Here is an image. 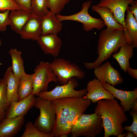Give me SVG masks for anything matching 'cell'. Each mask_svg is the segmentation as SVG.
<instances>
[{"label":"cell","instance_id":"cell-19","mask_svg":"<svg viewBox=\"0 0 137 137\" xmlns=\"http://www.w3.org/2000/svg\"><path fill=\"white\" fill-rule=\"evenodd\" d=\"M42 28L41 35L57 34L62 28V23L56 17V14L49 11L46 14L41 17Z\"/></svg>","mask_w":137,"mask_h":137},{"label":"cell","instance_id":"cell-23","mask_svg":"<svg viewBox=\"0 0 137 137\" xmlns=\"http://www.w3.org/2000/svg\"><path fill=\"white\" fill-rule=\"evenodd\" d=\"M92 10L98 13L100 16L107 28H123V26L119 24L115 18L111 9L106 7H99L96 5L92 6Z\"/></svg>","mask_w":137,"mask_h":137},{"label":"cell","instance_id":"cell-31","mask_svg":"<svg viewBox=\"0 0 137 137\" xmlns=\"http://www.w3.org/2000/svg\"><path fill=\"white\" fill-rule=\"evenodd\" d=\"M10 11L7 10L3 13H0V32L5 31L7 26L9 25Z\"/></svg>","mask_w":137,"mask_h":137},{"label":"cell","instance_id":"cell-20","mask_svg":"<svg viewBox=\"0 0 137 137\" xmlns=\"http://www.w3.org/2000/svg\"><path fill=\"white\" fill-rule=\"evenodd\" d=\"M125 23V37L127 43L134 48L137 47V21L128 8Z\"/></svg>","mask_w":137,"mask_h":137},{"label":"cell","instance_id":"cell-8","mask_svg":"<svg viewBox=\"0 0 137 137\" xmlns=\"http://www.w3.org/2000/svg\"><path fill=\"white\" fill-rule=\"evenodd\" d=\"M78 86L77 80L73 77L66 84L60 86L58 85L50 91L41 92L37 96L43 99L51 101L64 98L82 97L87 93L86 89L76 90L75 89Z\"/></svg>","mask_w":137,"mask_h":137},{"label":"cell","instance_id":"cell-25","mask_svg":"<svg viewBox=\"0 0 137 137\" xmlns=\"http://www.w3.org/2000/svg\"><path fill=\"white\" fill-rule=\"evenodd\" d=\"M8 53L11 57L12 63L11 67L13 73L15 76L20 78L25 72L22 52L16 48H11Z\"/></svg>","mask_w":137,"mask_h":137},{"label":"cell","instance_id":"cell-26","mask_svg":"<svg viewBox=\"0 0 137 137\" xmlns=\"http://www.w3.org/2000/svg\"><path fill=\"white\" fill-rule=\"evenodd\" d=\"M31 13L36 16L42 17L49 11L47 0H31Z\"/></svg>","mask_w":137,"mask_h":137},{"label":"cell","instance_id":"cell-18","mask_svg":"<svg viewBox=\"0 0 137 137\" xmlns=\"http://www.w3.org/2000/svg\"><path fill=\"white\" fill-rule=\"evenodd\" d=\"M4 78L6 82V92L8 106L12 101H18V90L20 78L13 74L11 66L7 69Z\"/></svg>","mask_w":137,"mask_h":137},{"label":"cell","instance_id":"cell-35","mask_svg":"<svg viewBox=\"0 0 137 137\" xmlns=\"http://www.w3.org/2000/svg\"><path fill=\"white\" fill-rule=\"evenodd\" d=\"M134 79H137V70L136 69H133L129 66L127 69V72Z\"/></svg>","mask_w":137,"mask_h":137},{"label":"cell","instance_id":"cell-4","mask_svg":"<svg viewBox=\"0 0 137 137\" xmlns=\"http://www.w3.org/2000/svg\"><path fill=\"white\" fill-rule=\"evenodd\" d=\"M104 127L102 118L96 113H83L79 116L73 125L70 134L71 137H94L102 132Z\"/></svg>","mask_w":137,"mask_h":137},{"label":"cell","instance_id":"cell-41","mask_svg":"<svg viewBox=\"0 0 137 137\" xmlns=\"http://www.w3.org/2000/svg\"><path fill=\"white\" fill-rule=\"evenodd\" d=\"M2 65V64L1 63H0V65Z\"/></svg>","mask_w":137,"mask_h":137},{"label":"cell","instance_id":"cell-32","mask_svg":"<svg viewBox=\"0 0 137 137\" xmlns=\"http://www.w3.org/2000/svg\"><path fill=\"white\" fill-rule=\"evenodd\" d=\"M130 112V115L133 117V122L130 126H125L124 130L133 132L137 136V111L132 109Z\"/></svg>","mask_w":137,"mask_h":137},{"label":"cell","instance_id":"cell-29","mask_svg":"<svg viewBox=\"0 0 137 137\" xmlns=\"http://www.w3.org/2000/svg\"><path fill=\"white\" fill-rule=\"evenodd\" d=\"M70 0H47L48 8L56 14H59Z\"/></svg>","mask_w":137,"mask_h":137},{"label":"cell","instance_id":"cell-38","mask_svg":"<svg viewBox=\"0 0 137 137\" xmlns=\"http://www.w3.org/2000/svg\"><path fill=\"white\" fill-rule=\"evenodd\" d=\"M5 112H0V123L5 117Z\"/></svg>","mask_w":137,"mask_h":137},{"label":"cell","instance_id":"cell-3","mask_svg":"<svg viewBox=\"0 0 137 137\" xmlns=\"http://www.w3.org/2000/svg\"><path fill=\"white\" fill-rule=\"evenodd\" d=\"M124 28L103 29L98 37L97 47L98 57L93 62H84L85 67L92 69L98 67L118 51L120 47L127 43Z\"/></svg>","mask_w":137,"mask_h":137},{"label":"cell","instance_id":"cell-27","mask_svg":"<svg viewBox=\"0 0 137 137\" xmlns=\"http://www.w3.org/2000/svg\"><path fill=\"white\" fill-rule=\"evenodd\" d=\"M21 137H53L51 134L43 133L38 130L32 123L28 122L25 125V130Z\"/></svg>","mask_w":137,"mask_h":137},{"label":"cell","instance_id":"cell-15","mask_svg":"<svg viewBox=\"0 0 137 137\" xmlns=\"http://www.w3.org/2000/svg\"><path fill=\"white\" fill-rule=\"evenodd\" d=\"M102 86L105 89L110 92L115 97L120 100L121 105L125 112L132 108L134 102L137 100L136 87L133 91H126L117 89L107 82Z\"/></svg>","mask_w":137,"mask_h":137},{"label":"cell","instance_id":"cell-34","mask_svg":"<svg viewBox=\"0 0 137 137\" xmlns=\"http://www.w3.org/2000/svg\"><path fill=\"white\" fill-rule=\"evenodd\" d=\"M130 4L131 6H128V8L137 21V0H134Z\"/></svg>","mask_w":137,"mask_h":137},{"label":"cell","instance_id":"cell-9","mask_svg":"<svg viewBox=\"0 0 137 137\" xmlns=\"http://www.w3.org/2000/svg\"><path fill=\"white\" fill-rule=\"evenodd\" d=\"M34 77L33 83V92L32 94L37 96L41 92L47 91L49 83H57V77L48 62L41 61L34 70Z\"/></svg>","mask_w":137,"mask_h":137},{"label":"cell","instance_id":"cell-2","mask_svg":"<svg viewBox=\"0 0 137 137\" xmlns=\"http://www.w3.org/2000/svg\"><path fill=\"white\" fill-rule=\"evenodd\" d=\"M94 112L101 117L105 131L104 137H117L123 133V124L128 120L124 110L117 100L105 99L97 102Z\"/></svg>","mask_w":137,"mask_h":137},{"label":"cell","instance_id":"cell-22","mask_svg":"<svg viewBox=\"0 0 137 137\" xmlns=\"http://www.w3.org/2000/svg\"><path fill=\"white\" fill-rule=\"evenodd\" d=\"M134 48L132 45L127 43L120 47L119 52L112 55L113 57L118 63L121 69L125 73L130 66L129 61L133 55Z\"/></svg>","mask_w":137,"mask_h":137},{"label":"cell","instance_id":"cell-11","mask_svg":"<svg viewBox=\"0 0 137 137\" xmlns=\"http://www.w3.org/2000/svg\"><path fill=\"white\" fill-rule=\"evenodd\" d=\"M36 100L35 95L31 94L20 101H12L6 111L5 118L24 116L30 109L35 106Z\"/></svg>","mask_w":137,"mask_h":137},{"label":"cell","instance_id":"cell-12","mask_svg":"<svg viewBox=\"0 0 137 137\" xmlns=\"http://www.w3.org/2000/svg\"><path fill=\"white\" fill-rule=\"evenodd\" d=\"M134 0H100L96 5L108 7L113 12L116 21L125 28V14L129 5Z\"/></svg>","mask_w":137,"mask_h":137},{"label":"cell","instance_id":"cell-37","mask_svg":"<svg viewBox=\"0 0 137 137\" xmlns=\"http://www.w3.org/2000/svg\"><path fill=\"white\" fill-rule=\"evenodd\" d=\"M132 109L133 110L137 111V100L134 102Z\"/></svg>","mask_w":137,"mask_h":137},{"label":"cell","instance_id":"cell-36","mask_svg":"<svg viewBox=\"0 0 137 137\" xmlns=\"http://www.w3.org/2000/svg\"><path fill=\"white\" fill-rule=\"evenodd\" d=\"M135 134L133 132L130 131H128L127 132V134L125 136L126 137H136Z\"/></svg>","mask_w":137,"mask_h":137},{"label":"cell","instance_id":"cell-1","mask_svg":"<svg viewBox=\"0 0 137 137\" xmlns=\"http://www.w3.org/2000/svg\"><path fill=\"white\" fill-rule=\"evenodd\" d=\"M51 101L56 113V119L51 134L53 137H67L78 117L91 104L89 99L82 97H66Z\"/></svg>","mask_w":137,"mask_h":137},{"label":"cell","instance_id":"cell-21","mask_svg":"<svg viewBox=\"0 0 137 137\" xmlns=\"http://www.w3.org/2000/svg\"><path fill=\"white\" fill-rule=\"evenodd\" d=\"M32 15L31 13L23 10L11 11L9 15L10 28L20 34L23 27Z\"/></svg>","mask_w":137,"mask_h":137},{"label":"cell","instance_id":"cell-16","mask_svg":"<svg viewBox=\"0 0 137 137\" xmlns=\"http://www.w3.org/2000/svg\"><path fill=\"white\" fill-rule=\"evenodd\" d=\"M41 17L32 15L23 27L20 35L24 40L37 41L42 34Z\"/></svg>","mask_w":137,"mask_h":137},{"label":"cell","instance_id":"cell-10","mask_svg":"<svg viewBox=\"0 0 137 137\" xmlns=\"http://www.w3.org/2000/svg\"><path fill=\"white\" fill-rule=\"evenodd\" d=\"M94 73L102 85L107 82L113 87L122 83L123 79L118 71L111 65L109 61L94 68Z\"/></svg>","mask_w":137,"mask_h":137},{"label":"cell","instance_id":"cell-28","mask_svg":"<svg viewBox=\"0 0 137 137\" xmlns=\"http://www.w3.org/2000/svg\"><path fill=\"white\" fill-rule=\"evenodd\" d=\"M6 82L3 78L0 79V112H5L8 107Z\"/></svg>","mask_w":137,"mask_h":137},{"label":"cell","instance_id":"cell-24","mask_svg":"<svg viewBox=\"0 0 137 137\" xmlns=\"http://www.w3.org/2000/svg\"><path fill=\"white\" fill-rule=\"evenodd\" d=\"M34 77V73L28 74L25 72L22 74L20 78L18 90V101L22 100L32 94Z\"/></svg>","mask_w":137,"mask_h":137},{"label":"cell","instance_id":"cell-17","mask_svg":"<svg viewBox=\"0 0 137 137\" xmlns=\"http://www.w3.org/2000/svg\"><path fill=\"white\" fill-rule=\"evenodd\" d=\"M25 122L24 116L5 118L0 123V137H12L19 132Z\"/></svg>","mask_w":137,"mask_h":137},{"label":"cell","instance_id":"cell-40","mask_svg":"<svg viewBox=\"0 0 137 137\" xmlns=\"http://www.w3.org/2000/svg\"><path fill=\"white\" fill-rule=\"evenodd\" d=\"M2 45V41L1 39L0 38V46Z\"/></svg>","mask_w":137,"mask_h":137},{"label":"cell","instance_id":"cell-14","mask_svg":"<svg viewBox=\"0 0 137 137\" xmlns=\"http://www.w3.org/2000/svg\"><path fill=\"white\" fill-rule=\"evenodd\" d=\"M86 89L87 93L82 98L89 99L93 103L102 99L115 98L110 92L103 87L100 81L96 78L88 82Z\"/></svg>","mask_w":137,"mask_h":137},{"label":"cell","instance_id":"cell-30","mask_svg":"<svg viewBox=\"0 0 137 137\" xmlns=\"http://www.w3.org/2000/svg\"><path fill=\"white\" fill-rule=\"evenodd\" d=\"M7 10L11 11L22 9L13 0H0V11L4 12Z\"/></svg>","mask_w":137,"mask_h":137},{"label":"cell","instance_id":"cell-13","mask_svg":"<svg viewBox=\"0 0 137 137\" xmlns=\"http://www.w3.org/2000/svg\"><path fill=\"white\" fill-rule=\"evenodd\" d=\"M45 54L57 57L60 52L62 42L57 34L41 35L37 41Z\"/></svg>","mask_w":137,"mask_h":137},{"label":"cell","instance_id":"cell-5","mask_svg":"<svg viewBox=\"0 0 137 137\" xmlns=\"http://www.w3.org/2000/svg\"><path fill=\"white\" fill-rule=\"evenodd\" d=\"M35 106L40 111L39 116L33 124L40 132L51 134L53 131L56 119L55 110L51 101L43 99L39 97L36 98Z\"/></svg>","mask_w":137,"mask_h":137},{"label":"cell","instance_id":"cell-33","mask_svg":"<svg viewBox=\"0 0 137 137\" xmlns=\"http://www.w3.org/2000/svg\"><path fill=\"white\" fill-rule=\"evenodd\" d=\"M22 10L31 13V0H13Z\"/></svg>","mask_w":137,"mask_h":137},{"label":"cell","instance_id":"cell-39","mask_svg":"<svg viewBox=\"0 0 137 137\" xmlns=\"http://www.w3.org/2000/svg\"><path fill=\"white\" fill-rule=\"evenodd\" d=\"M127 134V132L123 134V133L122 134H118V136H117V137H124L125 136H126V134Z\"/></svg>","mask_w":137,"mask_h":137},{"label":"cell","instance_id":"cell-6","mask_svg":"<svg viewBox=\"0 0 137 137\" xmlns=\"http://www.w3.org/2000/svg\"><path fill=\"white\" fill-rule=\"evenodd\" d=\"M50 65L61 85L66 84L72 78L82 79L85 76L79 66L69 60L63 58H54Z\"/></svg>","mask_w":137,"mask_h":137},{"label":"cell","instance_id":"cell-7","mask_svg":"<svg viewBox=\"0 0 137 137\" xmlns=\"http://www.w3.org/2000/svg\"><path fill=\"white\" fill-rule=\"evenodd\" d=\"M92 4V1L84 2L82 5V8L79 12L68 15L56 14L58 19L61 22L64 21L71 20L78 22L82 24L84 30L89 32L93 29L100 30L105 26L103 20L94 18L89 14L88 10Z\"/></svg>","mask_w":137,"mask_h":137}]
</instances>
